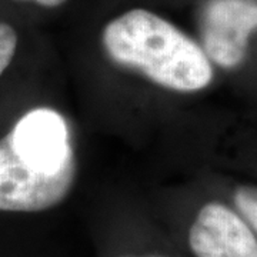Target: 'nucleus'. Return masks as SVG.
<instances>
[{
	"instance_id": "7",
	"label": "nucleus",
	"mask_w": 257,
	"mask_h": 257,
	"mask_svg": "<svg viewBox=\"0 0 257 257\" xmlns=\"http://www.w3.org/2000/svg\"><path fill=\"white\" fill-rule=\"evenodd\" d=\"M234 203L241 216L257 231V187L240 186L234 192Z\"/></svg>"
},
{
	"instance_id": "4",
	"label": "nucleus",
	"mask_w": 257,
	"mask_h": 257,
	"mask_svg": "<svg viewBox=\"0 0 257 257\" xmlns=\"http://www.w3.org/2000/svg\"><path fill=\"white\" fill-rule=\"evenodd\" d=\"M8 136L15 152L30 165L53 172L76 165L67 123L53 109L28 111Z\"/></svg>"
},
{
	"instance_id": "1",
	"label": "nucleus",
	"mask_w": 257,
	"mask_h": 257,
	"mask_svg": "<svg viewBox=\"0 0 257 257\" xmlns=\"http://www.w3.org/2000/svg\"><path fill=\"white\" fill-rule=\"evenodd\" d=\"M101 43L114 63L172 92H199L213 80V67L202 47L150 10H127L110 20Z\"/></svg>"
},
{
	"instance_id": "8",
	"label": "nucleus",
	"mask_w": 257,
	"mask_h": 257,
	"mask_svg": "<svg viewBox=\"0 0 257 257\" xmlns=\"http://www.w3.org/2000/svg\"><path fill=\"white\" fill-rule=\"evenodd\" d=\"M15 2H23V3H35L42 8H59L64 5L67 0H15Z\"/></svg>"
},
{
	"instance_id": "6",
	"label": "nucleus",
	"mask_w": 257,
	"mask_h": 257,
	"mask_svg": "<svg viewBox=\"0 0 257 257\" xmlns=\"http://www.w3.org/2000/svg\"><path fill=\"white\" fill-rule=\"evenodd\" d=\"M19 35L8 22L0 20V76L6 72L18 52Z\"/></svg>"
},
{
	"instance_id": "2",
	"label": "nucleus",
	"mask_w": 257,
	"mask_h": 257,
	"mask_svg": "<svg viewBox=\"0 0 257 257\" xmlns=\"http://www.w3.org/2000/svg\"><path fill=\"white\" fill-rule=\"evenodd\" d=\"M76 165L45 170L19 156L6 135L0 139V211L36 213L62 203L72 190Z\"/></svg>"
},
{
	"instance_id": "3",
	"label": "nucleus",
	"mask_w": 257,
	"mask_h": 257,
	"mask_svg": "<svg viewBox=\"0 0 257 257\" xmlns=\"http://www.w3.org/2000/svg\"><path fill=\"white\" fill-rule=\"evenodd\" d=\"M203 50L224 69L239 66L257 29V0H209L202 13Z\"/></svg>"
},
{
	"instance_id": "9",
	"label": "nucleus",
	"mask_w": 257,
	"mask_h": 257,
	"mask_svg": "<svg viewBox=\"0 0 257 257\" xmlns=\"http://www.w3.org/2000/svg\"><path fill=\"white\" fill-rule=\"evenodd\" d=\"M128 257V256H127ZM130 257H132V256H130ZM146 257H159V256H146Z\"/></svg>"
},
{
	"instance_id": "5",
	"label": "nucleus",
	"mask_w": 257,
	"mask_h": 257,
	"mask_svg": "<svg viewBox=\"0 0 257 257\" xmlns=\"http://www.w3.org/2000/svg\"><path fill=\"white\" fill-rule=\"evenodd\" d=\"M196 257H257V239L247 223L227 206L204 204L189 230Z\"/></svg>"
}]
</instances>
